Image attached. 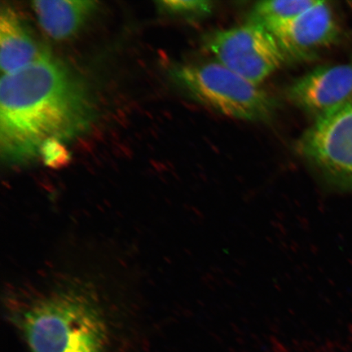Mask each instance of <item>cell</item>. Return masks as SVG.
<instances>
[{
	"label": "cell",
	"mask_w": 352,
	"mask_h": 352,
	"mask_svg": "<svg viewBox=\"0 0 352 352\" xmlns=\"http://www.w3.org/2000/svg\"><path fill=\"white\" fill-rule=\"evenodd\" d=\"M39 157L44 165L52 169H60L67 166L72 160V153L65 144L57 139L46 140L39 148Z\"/></svg>",
	"instance_id": "7c38bea8"
},
{
	"label": "cell",
	"mask_w": 352,
	"mask_h": 352,
	"mask_svg": "<svg viewBox=\"0 0 352 352\" xmlns=\"http://www.w3.org/2000/svg\"><path fill=\"white\" fill-rule=\"evenodd\" d=\"M171 73L192 98L223 116L252 122L274 116L276 102L268 92L217 61L176 65Z\"/></svg>",
	"instance_id": "3957f363"
},
{
	"label": "cell",
	"mask_w": 352,
	"mask_h": 352,
	"mask_svg": "<svg viewBox=\"0 0 352 352\" xmlns=\"http://www.w3.org/2000/svg\"><path fill=\"white\" fill-rule=\"evenodd\" d=\"M157 6L168 14L192 20L206 19L214 8V3L208 0H166L157 2Z\"/></svg>",
	"instance_id": "8fae6325"
},
{
	"label": "cell",
	"mask_w": 352,
	"mask_h": 352,
	"mask_svg": "<svg viewBox=\"0 0 352 352\" xmlns=\"http://www.w3.org/2000/svg\"><path fill=\"white\" fill-rule=\"evenodd\" d=\"M297 151L325 179L352 188V100L316 120Z\"/></svg>",
	"instance_id": "5b68a950"
},
{
	"label": "cell",
	"mask_w": 352,
	"mask_h": 352,
	"mask_svg": "<svg viewBox=\"0 0 352 352\" xmlns=\"http://www.w3.org/2000/svg\"><path fill=\"white\" fill-rule=\"evenodd\" d=\"M47 52L30 32L14 8L8 6L0 12V68L10 74L42 58Z\"/></svg>",
	"instance_id": "ba28073f"
},
{
	"label": "cell",
	"mask_w": 352,
	"mask_h": 352,
	"mask_svg": "<svg viewBox=\"0 0 352 352\" xmlns=\"http://www.w3.org/2000/svg\"><path fill=\"white\" fill-rule=\"evenodd\" d=\"M85 79L50 54L0 82V152L7 164L39 157L50 139L78 138L94 117Z\"/></svg>",
	"instance_id": "6da1fadb"
},
{
	"label": "cell",
	"mask_w": 352,
	"mask_h": 352,
	"mask_svg": "<svg viewBox=\"0 0 352 352\" xmlns=\"http://www.w3.org/2000/svg\"><path fill=\"white\" fill-rule=\"evenodd\" d=\"M204 50L215 61L246 80L261 85L285 60L274 35L250 21L205 35Z\"/></svg>",
	"instance_id": "277c9868"
},
{
	"label": "cell",
	"mask_w": 352,
	"mask_h": 352,
	"mask_svg": "<svg viewBox=\"0 0 352 352\" xmlns=\"http://www.w3.org/2000/svg\"><path fill=\"white\" fill-rule=\"evenodd\" d=\"M285 59L308 61L331 46L340 35L336 14L327 2L314 6L271 32Z\"/></svg>",
	"instance_id": "8992f818"
},
{
	"label": "cell",
	"mask_w": 352,
	"mask_h": 352,
	"mask_svg": "<svg viewBox=\"0 0 352 352\" xmlns=\"http://www.w3.org/2000/svg\"><path fill=\"white\" fill-rule=\"evenodd\" d=\"M23 329L32 352H104L107 327L94 302L82 294L60 292L25 312Z\"/></svg>",
	"instance_id": "7a4b0ae2"
},
{
	"label": "cell",
	"mask_w": 352,
	"mask_h": 352,
	"mask_svg": "<svg viewBox=\"0 0 352 352\" xmlns=\"http://www.w3.org/2000/svg\"><path fill=\"white\" fill-rule=\"evenodd\" d=\"M32 6L39 25L48 36L63 41L77 34L98 7L91 0L34 1Z\"/></svg>",
	"instance_id": "9c48e42d"
},
{
	"label": "cell",
	"mask_w": 352,
	"mask_h": 352,
	"mask_svg": "<svg viewBox=\"0 0 352 352\" xmlns=\"http://www.w3.org/2000/svg\"><path fill=\"white\" fill-rule=\"evenodd\" d=\"M288 99L316 120L352 100V63L322 66L296 79Z\"/></svg>",
	"instance_id": "52a82bcc"
},
{
	"label": "cell",
	"mask_w": 352,
	"mask_h": 352,
	"mask_svg": "<svg viewBox=\"0 0 352 352\" xmlns=\"http://www.w3.org/2000/svg\"><path fill=\"white\" fill-rule=\"evenodd\" d=\"M316 0H272L255 3L250 12V21L254 22L272 32L287 23L307 8Z\"/></svg>",
	"instance_id": "30bf717a"
}]
</instances>
